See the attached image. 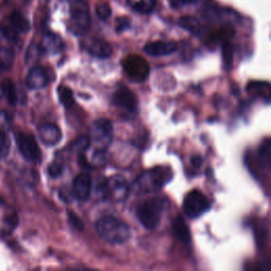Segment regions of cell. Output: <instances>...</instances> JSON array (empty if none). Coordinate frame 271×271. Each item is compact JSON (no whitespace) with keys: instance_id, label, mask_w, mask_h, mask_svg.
Masks as SVG:
<instances>
[{"instance_id":"1","label":"cell","mask_w":271,"mask_h":271,"mask_svg":"<svg viewBox=\"0 0 271 271\" xmlns=\"http://www.w3.org/2000/svg\"><path fill=\"white\" fill-rule=\"evenodd\" d=\"M99 236L108 244H123L130 237V229L127 223L121 219L106 215L96 222Z\"/></svg>"},{"instance_id":"2","label":"cell","mask_w":271,"mask_h":271,"mask_svg":"<svg viewBox=\"0 0 271 271\" xmlns=\"http://www.w3.org/2000/svg\"><path fill=\"white\" fill-rule=\"evenodd\" d=\"M173 172L169 167L158 166L138 177L134 184V191L138 195L151 194L161 190L172 180Z\"/></svg>"},{"instance_id":"3","label":"cell","mask_w":271,"mask_h":271,"mask_svg":"<svg viewBox=\"0 0 271 271\" xmlns=\"http://www.w3.org/2000/svg\"><path fill=\"white\" fill-rule=\"evenodd\" d=\"M165 200L163 198L153 197L144 200L137 208V217L141 225L147 230L157 228L161 219Z\"/></svg>"},{"instance_id":"4","label":"cell","mask_w":271,"mask_h":271,"mask_svg":"<svg viewBox=\"0 0 271 271\" xmlns=\"http://www.w3.org/2000/svg\"><path fill=\"white\" fill-rule=\"evenodd\" d=\"M89 26V8L88 5L85 3V0L72 2L70 8V31L74 35H82L88 30Z\"/></svg>"},{"instance_id":"5","label":"cell","mask_w":271,"mask_h":271,"mask_svg":"<svg viewBox=\"0 0 271 271\" xmlns=\"http://www.w3.org/2000/svg\"><path fill=\"white\" fill-rule=\"evenodd\" d=\"M113 124L107 119H98L92 123L90 128V136L93 144L98 151H106L113 141Z\"/></svg>"},{"instance_id":"6","label":"cell","mask_w":271,"mask_h":271,"mask_svg":"<svg viewBox=\"0 0 271 271\" xmlns=\"http://www.w3.org/2000/svg\"><path fill=\"white\" fill-rule=\"evenodd\" d=\"M182 207L186 216L190 218H197L210 209L211 203L202 192L199 190H193L186 194Z\"/></svg>"},{"instance_id":"7","label":"cell","mask_w":271,"mask_h":271,"mask_svg":"<svg viewBox=\"0 0 271 271\" xmlns=\"http://www.w3.org/2000/svg\"><path fill=\"white\" fill-rule=\"evenodd\" d=\"M15 140L17 148L21 155L27 161L39 163L42 160L41 148L37 144L36 139L29 134H25L23 132L16 133Z\"/></svg>"},{"instance_id":"8","label":"cell","mask_w":271,"mask_h":271,"mask_svg":"<svg viewBox=\"0 0 271 271\" xmlns=\"http://www.w3.org/2000/svg\"><path fill=\"white\" fill-rule=\"evenodd\" d=\"M123 68L133 82H143L149 74L148 63L140 55H129L123 61Z\"/></svg>"},{"instance_id":"9","label":"cell","mask_w":271,"mask_h":271,"mask_svg":"<svg viewBox=\"0 0 271 271\" xmlns=\"http://www.w3.org/2000/svg\"><path fill=\"white\" fill-rule=\"evenodd\" d=\"M114 104L128 113H135L138 107L137 98L133 93V91L126 87H120L113 97Z\"/></svg>"},{"instance_id":"10","label":"cell","mask_w":271,"mask_h":271,"mask_svg":"<svg viewBox=\"0 0 271 271\" xmlns=\"http://www.w3.org/2000/svg\"><path fill=\"white\" fill-rule=\"evenodd\" d=\"M92 190V180L88 174L82 173L73 180L72 196L80 201H85L90 197Z\"/></svg>"},{"instance_id":"11","label":"cell","mask_w":271,"mask_h":271,"mask_svg":"<svg viewBox=\"0 0 271 271\" xmlns=\"http://www.w3.org/2000/svg\"><path fill=\"white\" fill-rule=\"evenodd\" d=\"M108 194L116 201L122 202L128 197L129 186L127 181L121 176H114L107 180Z\"/></svg>"},{"instance_id":"12","label":"cell","mask_w":271,"mask_h":271,"mask_svg":"<svg viewBox=\"0 0 271 271\" xmlns=\"http://www.w3.org/2000/svg\"><path fill=\"white\" fill-rule=\"evenodd\" d=\"M49 83V76L47 70L41 66L33 67L29 73H28L26 84L28 88L32 90L43 89L45 88Z\"/></svg>"},{"instance_id":"13","label":"cell","mask_w":271,"mask_h":271,"mask_svg":"<svg viewBox=\"0 0 271 271\" xmlns=\"http://www.w3.org/2000/svg\"><path fill=\"white\" fill-rule=\"evenodd\" d=\"M40 51L44 54L54 55L63 51L64 49V43L61 39V36L55 33L48 32L44 34L42 43L40 45Z\"/></svg>"},{"instance_id":"14","label":"cell","mask_w":271,"mask_h":271,"mask_svg":"<svg viewBox=\"0 0 271 271\" xmlns=\"http://www.w3.org/2000/svg\"><path fill=\"white\" fill-rule=\"evenodd\" d=\"M39 135L42 142L47 146H54L62 140L61 129L52 123H45L39 127Z\"/></svg>"},{"instance_id":"15","label":"cell","mask_w":271,"mask_h":271,"mask_svg":"<svg viewBox=\"0 0 271 271\" xmlns=\"http://www.w3.org/2000/svg\"><path fill=\"white\" fill-rule=\"evenodd\" d=\"M177 44L175 42H154L144 46V52L151 57H165L177 51Z\"/></svg>"},{"instance_id":"16","label":"cell","mask_w":271,"mask_h":271,"mask_svg":"<svg viewBox=\"0 0 271 271\" xmlns=\"http://www.w3.org/2000/svg\"><path fill=\"white\" fill-rule=\"evenodd\" d=\"M85 50L92 57L98 59H107L113 53V49L108 43L96 39L86 42Z\"/></svg>"},{"instance_id":"17","label":"cell","mask_w":271,"mask_h":271,"mask_svg":"<svg viewBox=\"0 0 271 271\" xmlns=\"http://www.w3.org/2000/svg\"><path fill=\"white\" fill-rule=\"evenodd\" d=\"M8 22L11 24V26L18 33H28L30 31V22L28 21V18L21 11H12L10 16L8 17Z\"/></svg>"},{"instance_id":"18","label":"cell","mask_w":271,"mask_h":271,"mask_svg":"<svg viewBox=\"0 0 271 271\" xmlns=\"http://www.w3.org/2000/svg\"><path fill=\"white\" fill-rule=\"evenodd\" d=\"M173 230L175 236L184 244H189L191 241V232L181 216H177L173 222Z\"/></svg>"},{"instance_id":"19","label":"cell","mask_w":271,"mask_h":271,"mask_svg":"<svg viewBox=\"0 0 271 271\" xmlns=\"http://www.w3.org/2000/svg\"><path fill=\"white\" fill-rule=\"evenodd\" d=\"M178 25H179V27L182 28V29L189 31L190 33H192L194 35H198L201 30L199 21L194 16L180 17L179 21H178Z\"/></svg>"},{"instance_id":"20","label":"cell","mask_w":271,"mask_h":271,"mask_svg":"<svg viewBox=\"0 0 271 271\" xmlns=\"http://www.w3.org/2000/svg\"><path fill=\"white\" fill-rule=\"evenodd\" d=\"M126 2L135 11L141 14L153 12L156 7V0H126Z\"/></svg>"},{"instance_id":"21","label":"cell","mask_w":271,"mask_h":271,"mask_svg":"<svg viewBox=\"0 0 271 271\" xmlns=\"http://www.w3.org/2000/svg\"><path fill=\"white\" fill-rule=\"evenodd\" d=\"M15 53L10 47H0V71L9 70L14 63Z\"/></svg>"},{"instance_id":"22","label":"cell","mask_w":271,"mask_h":271,"mask_svg":"<svg viewBox=\"0 0 271 271\" xmlns=\"http://www.w3.org/2000/svg\"><path fill=\"white\" fill-rule=\"evenodd\" d=\"M3 95L9 101L10 104H16L18 101V93L15 84L11 80H5L2 82Z\"/></svg>"},{"instance_id":"23","label":"cell","mask_w":271,"mask_h":271,"mask_svg":"<svg viewBox=\"0 0 271 271\" xmlns=\"http://www.w3.org/2000/svg\"><path fill=\"white\" fill-rule=\"evenodd\" d=\"M11 151V139L8 129H0V160L6 159Z\"/></svg>"},{"instance_id":"24","label":"cell","mask_w":271,"mask_h":271,"mask_svg":"<svg viewBox=\"0 0 271 271\" xmlns=\"http://www.w3.org/2000/svg\"><path fill=\"white\" fill-rule=\"evenodd\" d=\"M58 93H59V99L62 104L66 107L70 108L74 105V97L72 90L66 86H60L58 88Z\"/></svg>"},{"instance_id":"25","label":"cell","mask_w":271,"mask_h":271,"mask_svg":"<svg viewBox=\"0 0 271 271\" xmlns=\"http://www.w3.org/2000/svg\"><path fill=\"white\" fill-rule=\"evenodd\" d=\"M258 157H259L260 163L263 164L265 169H269L270 167V141L268 138L263 143H261L259 151H258Z\"/></svg>"},{"instance_id":"26","label":"cell","mask_w":271,"mask_h":271,"mask_svg":"<svg viewBox=\"0 0 271 271\" xmlns=\"http://www.w3.org/2000/svg\"><path fill=\"white\" fill-rule=\"evenodd\" d=\"M0 32L3 33V35L6 37L7 40L10 42L16 43L18 41V36H20V33H18L14 28L11 26V24L7 22H3L0 24Z\"/></svg>"},{"instance_id":"27","label":"cell","mask_w":271,"mask_h":271,"mask_svg":"<svg viewBox=\"0 0 271 271\" xmlns=\"http://www.w3.org/2000/svg\"><path fill=\"white\" fill-rule=\"evenodd\" d=\"M222 60L225 68L227 70L230 69L233 63V47L230 43H225L222 45Z\"/></svg>"},{"instance_id":"28","label":"cell","mask_w":271,"mask_h":271,"mask_svg":"<svg viewBox=\"0 0 271 271\" xmlns=\"http://www.w3.org/2000/svg\"><path fill=\"white\" fill-rule=\"evenodd\" d=\"M96 13L98 15V17L102 21H106L110 17L111 15V8L109 7L108 4L103 3V4H99L96 7Z\"/></svg>"},{"instance_id":"29","label":"cell","mask_w":271,"mask_h":271,"mask_svg":"<svg viewBox=\"0 0 271 271\" xmlns=\"http://www.w3.org/2000/svg\"><path fill=\"white\" fill-rule=\"evenodd\" d=\"M68 220L70 222V225L76 230L80 232L84 230V223L76 213H73L72 211H68Z\"/></svg>"},{"instance_id":"30","label":"cell","mask_w":271,"mask_h":271,"mask_svg":"<svg viewBox=\"0 0 271 271\" xmlns=\"http://www.w3.org/2000/svg\"><path fill=\"white\" fill-rule=\"evenodd\" d=\"M90 142H91V141H90V138L84 136V137L79 138V139L77 140V141L73 143V147L76 148L77 151L83 153V152H85L86 149L89 147Z\"/></svg>"},{"instance_id":"31","label":"cell","mask_w":271,"mask_h":271,"mask_svg":"<svg viewBox=\"0 0 271 271\" xmlns=\"http://www.w3.org/2000/svg\"><path fill=\"white\" fill-rule=\"evenodd\" d=\"M18 222H20V218H18L16 213H12L10 215H8L5 218V226L6 228L9 229V231L12 232L18 225Z\"/></svg>"},{"instance_id":"32","label":"cell","mask_w":271,"mask_h":271,"mask_svg":"<svg viewBox=\"0 0 271 271\" xmlns=\"http://www.w3.org/2000/svg\"><path fill=\"white\" fill-rule=\"evenodd\" d=\"M64 167L61 163L59 162H53L48 166V174L52 178H58L62 174H63Z\"/></svg>"},{"instance_id":"33","label":"cell","mask_w":271,"mask_h":271,"mask_svg":"<svg viewBox=\"0 0 271 271\" xmlns=\"http://www.w3.org/2000/svg\"><path fill=\"white\" fill-rule=\"evenodd\" d=\"M130 25V22L128 18L126 17H120L117 20V28H116V31L118 33H121V32H123L124 30H126L127 28L129 27Z\"/></svg>"},{"instance_id":"34","label":"cell","mask_w":271,"mask_h":271,"mask_svg":"<svg viewBox=\"0 0 271 271\" xmlns=\"http://www.w3.org/2000/svg\"><path fill=\"white\" fill-rule=\"evenodd\" d=\"M202 161H203V160H202V158H201L200 156L196 155V156H193V157H192V164H193L194 166H196V167L201 166Z\"/></svg>"},{"instance_id":"35","label":"cell","mask_w":271,"mask_h":271,"mask_svg":"<svg viewBox=\"0 0 271 271\" xmlns=\"http://www.w3.org/2000/svg\"><path fill=\"white\" fill-rule=\"evenodd\" d=\"M178 2L180 4H184V5H190V4H193L195 2H197V0H178Z\"/></svg>"},{"instance_id":"36","label":"cell","mask_w":271,"mask_h":271,"mask_svg":"<svg viewBox=\"0 0 271 271\" xmlns=\"http://www.w3.org/2000/svg\"><path fill=\"white\" fill-rule=\"evenodd\" d=\"M4 95H3V87H2V83H0V100L3 99Z\"/></svg>"},{"instance_id":"37","label":"cell","mask_w":271,"mask_h":271,"mask_svg":"<svg viewBox=\"0 0 271 271\" xmlns=\"http://www.w3.org/2000/svg\"><path fill=\"white\" fill-rule=\"evenodd\" d=\"M72 2H80V0H71V3H72Z\"/></svg>"}]
</instances>
